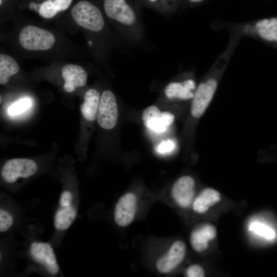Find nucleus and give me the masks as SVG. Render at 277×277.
Returning a JSON list of instances; mask_svg holds the SVG:
<instances>
[{"mask_svg": "<svg viewBox=\"0 0 277 277\" xmlns=\"http://www.w3.org/2000/svg\"><path fill=\"white\" fill-rule=\"evenodd\" d=\"M71 14L78 26L93 33H101L105 28L101 10L89 1L82 0L77 2L72 8Z\"/></svg>", "mask_w": 277, "mask_h": 277, "instance_id": "nucleus-3", "label": "nucleus"}, {"mask_svg": "<svg viewBox=\"0 0 277 277\" xmlns=\"http://www.w3.org/2000/svg\"><path fill=\"white\" fill-rule=\"evenodd\" d=\"M190 2L192 3H199L203 1L204 0H189Z\"/></svg>", "mask_w": 277, "mask_h": 277, "instance_id": "nucleus-27", "label": "nucleus"}, {"mask_svg": "<svg viewBox=\"0 0 277 277\" xmlns=\"http://www.w3.org/2000/svg\"><path fill=\"white\" fill-rule=\"evenodd\" d=\"M186 250V245L183 241L178 240L174 242L167 252L156 261L157 271L163 274L172 271L183 260Z\"/></svg>", "mask_w": 277, "mask_h": 277, "instance_id": "nucleus-10", "label": "nucleus"}, {"mask_svg": "<svg viewBox=\"0 0 277 277\" xmlns=\"http://www.w3.org/2000/svg\"><path fill=\"white\" fill-rule=\"evenodd\" d=\"M31 106V101L29 98H23L14 103L8 109L10 115H19L28 110Z\"/></svg>", "mask_w": 277, "mask_h": 277, "instance_id": "nucleus-21", "label": "nucleus"}, {"mask_svg": "<svg viewBox=\"0 0 277 277\" xmlns=\"http://www.w3.org/2000/svg\"><path fill=\"white\" fill-rule=\"evenodd\" d=\"M117 118L118 109L116 97L110 90H104L101 96L97 113V123L102 128L110 130L115 126Z\"/></svg>", "mask_w": 277, "mask_h": 277, "instance_id": "nucleus-6", "label": "nucleus"}, {"mask_svg": "<svg viewBox=\"0 0 277 277\" xmlns=\"http://www.w3.org/2000/svg\"><path fill=\"white\" fill-rule=\"evenodd\" d=\"M185 275L188 277H203L205 275V272L203 268L200 265L193 264L187 268Z\"/></svg>", "mask_w": 277, "mask_h": 277, "instance_id": "nucleus-23", "label": "nucleus"}, {"mask_svg": "<svg viewBox=\"0 0 277 277\" xmlns=\"http://www.w3.org/2000/svg\"><path fill=\"white\" fill-rule=\"evenodd\" d=\"M61 207L55 216L54 226L58 230H63L68 228L72 224L76 217V211L72 204Z\"/></svg>", "mask_w": 277, "mask_h": 277, "instance_id": "nucleus-18", "label": "nucleus"}, {"mask_svg": "<svg viewBox=\"0 0 277 277\" xmlns=\"http://www.w3.org/2000/svg\"><path fill=\"white\" fill-rule=\"evenodd\" d=\"M36 163L29 159H12L8 160L1 171L3 180L8 183L15 182L19 177L27 178L33 175L36 171Z\"/></svg>", "mask_w": 277, "mask_h": 277, "instance_id": "nucleus-5", "label": "nucleus"}, {"mask_svg": "<svg viewBox=\"0 0 277 277\" xmlns=\"http://www.w3.org/2000/svg\"><path fill=\"white\" fill-rule=\"evenodd\" d=\"M60 12L66 10L71 5L72 0H54Z\"/></svg>", "mask_w": 277, "mask_h": 277, "instance_id": "nucleus-26", "label": "nucleus"}, {"mask_svg": "<svg viewBox=\"0 0 277 277\" xmlns=\"http://www.w3.org/2000/svg\"><path fill=\"white\" fill-rule=\"evenodd\" d=\"M221 199V194L219 191L211 188H205L193 200V209L196 213H204L219 203Z\"/></svg>", "mask_w": 277, "mask_h": 277, "instance_id": "nucleus-15", "label": "nucleus"}, {"mask_svg": "<svg viewBox=\"0 0 277 277\" xmlns=\"http://www.w3.org/2000/svg\"><path fill=\"white\" fill-rule=\"evenodd\" d=\"M175 147L174 142L171 140L161 142L156 148V151L160 153H166L171 152Z\"/></svg>", "mask_w": 277, "mask_h": 277, "instance_id": "nucleus-24", "label": "nucleus"}, {"mask_svg": "<svg viewBox=\"0 0 277 277\" xmlns=\"http://www.w3.org/2000/svg\"><path fill=\"white\" fill-rule=\"evenodd\" d=\"M100 98V93L95 89H89L85 92L84 102L81 106V111L86 120L91 122L96 118Z\"/></svg>", "mask_w": 277, "mask_h": 277, "instance_id": "nucleus-16", "label": "nucleus"}, {"mask_svg": "<svg viewBox=\"0 0 277 277\" xmlns=\"http://www.w3.org/2000/svg\"><path fill=\"white\" fill-rule=\"evenodd\" d=\"M19 66L11 56L5 54L0 55V84H6L11 76L16 74Z\"/></svg>", "mask_w": 277, "mask_h": 277, "instance_id": "nucleus-17", "label": "nucleus"}, {"mask_svg": "<svg viewBox=\"0 0 277 277\" xmlns=\"http://www.w3.org/2000/svg\"><path fill=\"white\" fill-rule=\"evenodd\" d=\"M3 1H5V0H0V4H1V6H2V2H3Z\"/></svg>", "mask_w": 277, "mask_h": 277, "instance_id": "nucleus-29", "label": "nucleus"}, {"mask_svg": "<svg viewBox=\"0 0 277 277\" xmlns=\"http://www.w3.org/2000/svg\"><path fill=\"white\" fill-rule=\"evenodd\" d=\"M72 194L67 190L64 191L61 195L60 205L61 206H67L72 204Z\"/></svg>", "mask_w": 277, "mask_h": 277, "instance_id": "nucleus-25", "label": "nucleus"}, {"mask_svg": "<svg viewBox=\"0 0 277 277\" xmlns=\"http://www.w3.org/2000/svg\"><path fill=\"white\" fill-rule=\"evenodd\" d=\"M60 11L54 0H46L39 6V14L45 18H51Z\"/></svg>", "mask_w": 277, "mask_h": 277, "instance_id": "nucleus-19", "label": "nucleus"}, {"mask_svg": "<svg viewBox=\"0 0 277 277\" xmlns=\"http://www.w3.org/2000/svg\"><path fill=\"white\" fill-rule=\"evenodd\" d=\"M1 103H2V96H1Z\"/></svg>", "mask_w": 277, "mask_h": 277, "instance_id": "nucleus-30", "label": "nucleus"}, {"mask_svg": "<svg viewBox=\"0 0 277 277\" xmlns=\"http://www.w3.org/2000/svg\"><path fill=\"white\" fill-rule=\"evenodd\" d=\"M21 46L30 51H43L51 48L55 42L54 35L50 31L33 25L22 29L18 35Z\"/></svg>", "mask_w": 277, "mask_h": 277, "instance_id": "nucleus-4", "label": "nucleus"}, {"mask_svg": "<svg viewBox=\"0 0 277 277\" xmlns=\"http://www.w3.org/2000/svg\"><path fill=\"white\" fill-rule=\"evenodd\" d=\"M196 87L192 72H187L183 79L168 83L164 89V94L170 100H190L193 98Z\"/></svg>", "mask_w": 277, "mask_h": 277, "instance_id": "nucleus-7", "label": "nucleus"}, {"mask_svg": "<svg viewBox=\"0 0 277 277\" xmlns=\"http://www.w3.org/2000/svg\"><path fill=\"white\" fill-rule=\"evenodd\" d=\"M216 236L215 227L208 223L201 224L195 228L191 232L190 242L194 250L202 252L208 247L210 241Z\"/></svg>", "mask_w": 277, "mask_h": 277, "instance_id": "nucleus-14", "label": "nucleus"}, {"mask_svg": "<svg viewBox=\"0 0 277 277\" xmlns=\"http://www.w3.org/2000/svg\"><path fill=\"white\" fill-rule=\"evenodd\" d=\"M32 258L42 264L52 274H55L59 270L53 249L48 243L33 242L30 246Z\"/></svg>", "mask_w": 277, "mask_h": 277, "instance_id": "nucleus-12", "label": "nucleus"}, {"mask_svg": "<svg viewBox=\"0 0 277 277\" xmlns=\"http://www.w3.org/2000/svg\"><path fill=\"white\" fill-rule=\"evenodd\" d=\"M215 27L225 28L230 33L247 36L277 45V17L241 23L217 22Z\"/></svg>", "mask_w": 277, "mask_h": 277, "instance_id": "nucleus-2", "label": "nucleus"}, {"mask_svg": "<svg viewBox=\"0 0 277 277\" xmlns=\"http://www.w3.org/2000/svg\"><path fill=\"white\" fill-rule=\"evenodd\" d=\"M62 76L65 81L64 90L68 93L74 91L77 87L85 86L88 78V74L83 67L73 64L63 66Z\"/></svg>", "mask_w": 277, "mask_h": 277, "instance_id": "nucleus-13", "label": "nucleus"}, {"mask_svg": "<svg viewBox=\"0 0 277 277\" xmlns=\"http://www.w3.org/2000/svg\"><path fill=\"white\" fill-rule=\"evenodd\" d=\"M142 120L144 125L148 129L162 133L173 123L174 116L169 111L162 112L157 106L152 105L143 111Z\"/></svg>", "mask_w": 277, "mask_h": 277, "instance_id": "nucleus-8", "label": "nucleus"}, {"mask_svg": "<svg viewBox=\"0 0 277 277\" xmlns=\"http://www.w3.org/2000/svg\"><path fill=\"white\" fill-rule=\"evenodd\" d=\"M13 219L12 215L3 209L0 210V231H7L12 226Z\"/></svg>", "mask_w": 277, "mask_h": 277, "instance_id": "nucleus-22", "label": "nucleus"}, {"mask_svg": "<svg viewBox=\"0 0 277 277\" xmlns=\"http://www.w3.org/2000/svg\"><path fill=\"white\" fill-rule=\"evenodd\" d=\"M249 230L267 239L271 240L275 237V233L272 229L260 222H254L251 223Z\"/></svg>", "mask_w": 277, "mask_h": 277, "instance_id": "nucleus-20", "label": "nucleus"}, {"mask_svg": "<svg viewBox=\"0 0 277 277\" xmlns=\"http://www.w3.org/2000/svg\"><path fill=\"white\" fill-rule=\"evenodd\" d=\"M148 1L150 2V3H156L162 0H148Z\"/></svg>", "mask_w": 277, "mask_h": 277, "instance_id": "nucleus-28", "label": "nucleus"}, {"mask_svg": "<svg viewBox=\"0 0 277 277\" xmlns=\"http://www.w3.org/2000/svg\"><path fill=\"white\" fill-rule=\"evenodd\" d=\"M104 10L126 43L141 45L145 41L143 23L127 0H104Z\"/></svg>", "mask_w": 277, "mask_h": 277, "instance_id": "nucleus-1", "label": "nucleus"}, {"mask_svg": "<svg viewBox=\"0 0 277 277\" xmlns=\"http://www.w3.org/2000/svg\"><path fill=\"white\" fill-rule=\"evenodd\" d=\"M194 180L188 175L179 178L173 184L171 195L177 205L183 208L189 207L193 201Z\"/></svg>", "mask_w": 277, "mask_h": 277, "instance_id": "nucleus-11", "label": "nucleus"}, {"mask_svg": "<svg viewBox=\"0 0 277 277\" xmlns=\"http://www.w3.org/2000/svg\"><path fill=\"white\" fill-rule=\"evenodd\" d=\"M137 208V197L132 192L123 195L116 204L114 219L116 224L121 227L130 225L133 221Z\"/></svg>", "mask_w": 277, "mask_h": 277, "instance_id": "nucleus-9", "label": "nucleus"}]
</instances>
